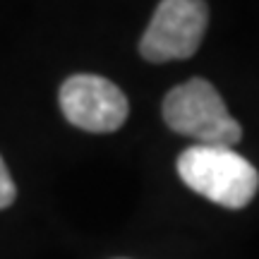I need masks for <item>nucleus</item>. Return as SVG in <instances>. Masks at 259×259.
<instances>
[{"instance_id":"2","label":"nucleus","mask_w":259,"mask_h":259,"mask_svg":"<svg viewBox=\"0 0 259 259\" xmlns=\"http://www.w3.org/2000/svg\"><path fill=\"white\" fill-rule=\"evenodd\" d=\"M163 120L173 132L197 144L235 147L242 139L240 122L233 118L211 82L194 77L170 89L163 99Z\"/></svg>"},{"instance_id":"1","label":"nucleus","mask_w":259,"mask_h":259,"mask_svg":"<svg viewBox=\"0 0 259 259\" xmlns=\"http://www.w3.org/2000/svg\"><path fill=\"white\" fill-rule=\"evenodd\" d=\"M178 176L190 190L226 209H245L259 190L257 168L233 147H187L178 156Z\"/></svg>"},{"instance_id":"3","label":"nucleus","mask_w":259,"mask_h":259,"mask_svg":"<svg viewBox=\"0 0 259 259\" xmlns=\"http://www.w3.org/2000/svg\"><path fill=\"white\" fill-rule=\"evenodd\" d=\"M206 22L204 0H161L139 41V53L149 63L187 60L202 44Z\"/></svg>"},{"instance_id":"4","label":"nucleus","mask_w":259,"mask_h":259,"mask_svg":"<svg viewBox=\"0 0 259 259\" xmlns=\"http://www.w3.org/2000/svg\"><path fill=\"white\" fill-rule=\"evenodd\" d=\"M60 108L74 127L106 135L122 127L130 115L127 96L99 74H72L60 87Z\"/></svg>"},{"instance_id":"5","label":"nucleus","mask_w":259,"mask_h":259,"mask_svg":"<svg viewBox=\"0 0 259 259\" xmlns=\"http://www.w3.org/2000/svg\"><path fill=\"white\" fill-rule=\"evenodd\" d=\"M15 197H17V187L12 183V176H10L5 161L0 158V209H8L15 202Z\"/></svg>"}]
</instances>
